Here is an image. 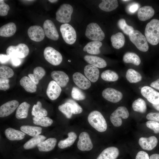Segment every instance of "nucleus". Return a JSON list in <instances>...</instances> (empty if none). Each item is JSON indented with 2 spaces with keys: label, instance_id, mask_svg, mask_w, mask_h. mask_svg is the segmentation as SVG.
<instances>
[{
  "label": "nucleus",
  "instance_id": "obj_1",
  "mask_svg": "<svg viewBox=\"0 0 159 159\" xmlns=\"http://www.w3.org/2000/svg\"><path fill=\"white\" fill-rule=\"evenodd\" d=\"M145 34L146 39L151 44L155 45L159 42V20L153 19L145 27Z\"/></svg>",
  "mask_w": 159,
  "mask_h": 159
},
{
  "label": "nucleus",
  "instance_id": "obj_2",
  "mask_svg": "<svg viewBox=\"0 0 159 159\" xmlns=\"http://www.w3.org/2000/svg\"><path fill=\"white\" fill-rule=\"evenodd\" d=\"M87 120L90 125L98 132H102L106 130V121L100 112L95 110L91 112L88 116Z\"/></svg>",
  "mask_w": 159,
  "mask_h": 159
},
{
  "label": "nucleus",
  "instance_id": "obj_3",
  "mask_svg": "<svg viewBox=\"0 0 159 159\" xmlns=\"http://www.w3.org/2000/svg\"><path fill=\"white\" fill-rule=\"evenodd\" d=\"M128 35L131 41L139 50L143 52L148 50L149 46L146 38L139 31L134 30Z\"/></svg>",
  "mask_w": 159,
  "mask_h": 159
},
{
  "label": "nucleus",
  "instance_id": "obj_4",
  "mask_svg": "<svg viewBox=\"0 0 159 159\" xmlns=\"http://www.w3.org/2000/svg\"><path fill=\"white\" fill-rule=\"evenodd\" d=\"M85 35L88 38L93 41H101L105 36L100 27L96 23L92 22L87 26Z\"/></svg>",
  "mask_w": 159,
  "mask_h": 159
},
{
  "label": "nucleus",
  "instance_id": "obj_5",
  "mask_svg": "<svg viewBox=\"0 0 159 159\" xmlns=\"http://www.w3.org/2000/svg\"><path fill=\"white\" fill-rule=\"evenodd\" d=\"M73 10L72 6L69 4H62L56 13V20L61 23H67L71 20Z\"/></svg>",
  "mask_w": 159,
  "mask_h": 159
},
{
  "label": "nucleus",
  "instance_id": "obj_6",
  "mask_svg": "<svg viewBox=\"0 0 159 159\" xmlns=\"http://www.w3.org/2000/svg\"><path fill=\"white\" fill-rule=\"evenodd\" d=\"M6 52V54L10 58L15 57L23 58L28 55L29 49L26 44L20 43L16 46H9L7 48Z\"/></svg>",
  "mask_w": 159,
  "mask_h": 159
},
{
  "label": "nucleus",
  "instance_id": "obj_7",
  "mask_svg": "<svg viewBox=\"0 0 159 159\" xmlns=\"http://www.w3.org/2000/svg\"><path fill=\"white\" fill-rule=\"evenodd\" d=\"M60 30L62 37L67 44H72L76 40L77 34L74 28L68 23H64L61 25Z\"/></svg>",
  "mask_w": 159,
  "mask_h": 159
},
{
  "label": "nucleus",
  "instance_id": "obj_8",
  "mask_svg": "<svg viewBox=\"0 0 159 159\" xmlns=\"http://www.w3.org/2000/svg\"><path fill=\"white\" fill-rule=\"evenodd\" d=\"M44 56L46 60L54 66L59 65L62 60L60 53L51 47H47L44 49Z\"/></svg>",
  "mask_w": 159,
  "mask_h": 159
},
{
  "label": "nucleus",
  "instance_id": "obj_9",
  "mask_svg": "<svg viewBox=\"0 0 159 159\" xmlns=\"http://www.w3.org/2000/svg\"><path fill=\"white\" fill-rule=\"evenodd\" d=\"M129 116V113L126 107L124 106H120L112 113L110 116V120L114 126L119 127L122 123L121 118L126 119Z\"/></svg>",
  "mask_w": 159,
  "mask_h": 159
},
{
  "label": "nucleus",
  "instance_id": "obj_10",
  "mask_svg": "<svg viewBox=\"0 0 159 159\" xmlns=\"http://www.w3.org/2000/svg\"><path fill=\"white\" fill-rule=\"evenodd\" d=\"M142 95L152 104L159 103V92L148 86L143 87L141 89Z\"/></svg>",
  "mask_w": 159,
  "mask_h": 159
},
{
  "label": "nucleus",
  "instance_id": "obj_11",
  "mask_svg": "<svg viewBox=\"0 0 159 159\" xmlns=\"http://www.w3.org/2000/svg\"><path fill=\"white\" fill-rule=\"evenodd\" d=\"M102 95L105 100L113 103L119 102L123 97L120 92L112 88L104 89L102 92Z\"/></svg>",
  "mask_w": 159,
  "mask_h": 159
},
{
  "label": "nucleus",
  "instance_id": "obj_12",
  "mask_svg": "<svg viewBox=\"0 0 159 159\" xmlns=\"http://www.w3.org/2000/svg\"><path fill=\"white\" fill-rule=\"evenodd\" d=\"M77 143V147L80 150L84 151L92 149L93 145L89 134L87 132H82L80 135Z\"/></svg>",
  "mask_w": 159,
  "mask_h": 159
},
{
  "label": "nucleus",
  "instance_id": "obj_13",
  "mask_svg": "<svg viewBox=\"0 0 159 159\" xmlns=\"http://www.w3.org/2000/svg\"><path fill=\"white\" fill-rule=\"evenodd\" d=\"M43 27L45 34L48 38L52 40L56 41L59 38V34L53 22L51 20L45 21Z\"/></svg>",
  "mask_w": 159,
  "mask_h": 159
},
{
  "label": "nucleus",
  "instance_id": "obj_14",
  "mask_svg": "<svg viewBox=\"0 0 159 159\" xmlns=\"http://www.w3.org/2000/svg\"><path fill=\"white\" fill-rule=\"evenodd\" d=\"M27 34L32 40L39 42L44 38L45 33L44 29L40 26L33 25L30 26L27 31Z\"/></svg>",
  "mask_w": 159,
  "mask_h": 159
},
{
  "label": "nucleus",
  "instance_id": "obj_15",
  "mask_svg": "<svg viewBox=\"0 0 159 159\" xmlns=\"http://www.w3.org/2000/svg\"><path fill=\"white\" fill-rule=\"evenodd\" d=\"M19 106L18 101L16 100L9 101L1 106L0 117H7L12 114Z\"/></svg>",
  "mask_w": 159,
  "mask_h": 159
},
{
  "label": "nucleus",
  "instance_id": "obj_16",
  "mask_svg": "<svg viewBox=\"0 0 159 159\" xmlns=\"http://www.w3.org/2000/svg\"><path fill=\"white\" fill-rule=\"evenodd\" d=\"M61 91V87L54 81L52 80L48 85L46 92L48 97L53 100L58 98Z\"/></svg>",
  "mask_w": 159,
  "mask_h": 159
},
{
  "label": "nucleus",
  "instance_id": "obj_17",
  "mask_svg": "<svg viewBox=\"0 0 159 159\" xmlns=\"http://www.w3.org/2000/svg\"><path fill=\"white\" fill-rule=\"evenodd\" d=\"M72 78L75 85L82 89L87 90L91 86L90 81L80 72L74 73L73 75Z\"/></svg>",
  "mask_w": 159,
  "mask_h": 159
},
{
  "label": "nucleus",
  "instance_id": "obj_18",
  "mask_svg": "<svg viewBox=\"0 0 159 159\" xmlns=\"http://www.w3.org/2000/svg\"><path fill=\"white\" fill-rule=\"evenodd\" d=\"M139 145L144 150H151L157 145L158 143L157 138L155 136H151L149 138L141 137L138 141Z\"/></svg>",
  "mask_w": 159,
  "mask_h": 159
},
{
  "label": "nucleus",
  "instance_id": "obj_19",
  "mask_svg": "<svg viewBox=\"0 0 159 159\" xmlns=\"http://www.w3.org/2000/svg\"><path fill=\"white\" fill-rule=\"evenodd\" d=\"M52 78L61 87L66 86L69 80L68 75L64 72L61 71H53L51 73Z\"/></svg>",
  "mask_w": 159,
  "mask_h": 159
},
{
  "label": "nucleus",
  "instance_id": "obj_20",
  "mask_svg": "<svg viewBox=\"0 0 159 159\" xmlns=\"http://www.w3.org/2000/svg\"><path fill=\"white\" fill-rule=\"evenodd\" d=\"M84 72L87 78L92 82H96L98 80L100 72L98 68L91 64H88L84 68Z\"/></svg>",
  "mask_w": 159,
  "mask_h": 159
},
{
  "label": "nucleus",
  "instance_id": "obj_21",
  "mask_svg": "<svg viewBox=\"0 0 159 159\" xmlns=\"http://www.w3.org/2000/svg\"><path fill=\"white\" fill-rule=\"evenodd\" d=\"M119 153V150L117 148L110 147L103 150L97 159H116Z\"/></svg>",
  "mask_w": 159,
  "mask_h": 159
},
{
  "label": "nucleus",
  "instance_id": "obj_22",
  "mask_svg": "<svg viewBox=\"0 0 159 159\" xmlns=\"http://www.w3.org/2000/svg\"><path fill=\"white\" fill-rule=\"evenodd\" d=\"M154 14L155 11L151 6H146L142 7L139 9L137 15L140 20L145 21L152 17Z\"/></svg>",
  "mask_w": 159,
  "mask_h": 159
},
{
  "label": "nucleus",
  "instance_id": "obj_23",
  "mask_svg": "<svg viewBox=\"0 0 159 159\" xmlns=\"http://www.w3.org/2000/svg\"><path fill=\"white\" fill-rule=\"evenodd\" d=\"M84 59L88 63L97 68H103L107 65L105 60L97 56L86 55L84 57Z\"/></svg>",
  "mask_w": 159,
  "mask_h": 159
},
{
  "label": "nucleus",
  "instance_id": "obj_24",
  "mask_svg": "<svg viewBox=\"0 0 159 159\" xmlns=\"http://www.w3.org/2000/svg\"><path fill=\"white\" fill-rule=\"evenodd\" d=\"M19 83L28 92L34 93L37 91V85L29 77L25 76L22 77Z\"/></svg>",
  "mask_w": 159,
  "mask_h": 159
},
{
  "label": "nucleus",
  "instance_id": "obj_25",
  "mask_svg": "<svg viewBox=\"0 0 159 159\" xmlns=\"http://www.w3.org/2000/svg\"><path fill=\"white\" fill-rule=\"evenodd\" d=\"M5 134L8 139L12 141L21 140L24 138L26 135L23 132L11 128L6 129Z\"/></svg>",
  "mask_w": 159,
  "mask_h": 159
},
{
  "label": "nucleus",
  "instance_id": "obj_26",
  "mask_svg": "<svg viewBox=\"0 0 159 159\" xmlns=\"http://www.w3.org/2000/svg\"><path fill=\"white\" fill-rule=\"evenodd\" d=\"M57 142L54 138H50L41 142L37 145L39 151L48 152L52 150L55 147Z\"/></svg>",
  "mask_w": 159,
  "mask_h": 159
},
{
  "label": "nucleus",
  "instance_id": "obj_27",
  "mask_svg": "<svg viewBox=\"0 0 159 159\" xmlns=\"http://www.w3.org/2000/svg\"><path fill=\"white\" fill-rule=\"evenodd\" d=\"M102 43L99 41H93L88 43L84 47L83 50L92 54H98L100 53V48L102 46Z\"/></svg>",
  "mask_w": 159,
  "mask_h": 159
},
{
  "label": "nucleus",
  "instance_id": "obj_28",
  "mask_svg": "<svg viewBox=\"0 0 159 159\" xmlns=\"http://www.w3.org/2000/svg\"><path fill=\"white\" fill-rule=\"evenodd\" d=\"M16 31L15 24L13 22H9L0 27V36L5 37H11L14 35Z\"/></svg>",
  "mask_w": 159,
  "mask_h": 159
},
{
  "label": "nucleus",
  "instance_id": "obj_29",
  "mask_svg": "<svg viewBox=\"0 0 159 159\" xmlns=\"http://www.w3.org/2000/svg\"><path fill=\"white\" fill-rule=\"evenodd\" d=\"M45 74V70L42 67L38 66L34 68L33 73L29 74L28 76L34 83L37 85Z\"/></svg>",
  "mask_w": 159,
  "mask_h": 159
},
{
  "label": "nucleus",
  "instance_id": "obj_30",
  "mask_svg": "<svg viewBox=\"0 0 159 159\" xmlns=\"http://www.w3.org/2000/svg\"><path fill=\"white\" fill-rule=\"evenodd\" d=\"M110 40L113 47L117 49L122 47L125 43V38L123 34L121 32H118L112 35Z\"/></svg>",
  "mask_w": 159,
  "mask_h": 159
},
{
  "label": "nucleus",
  "instance_id": "obj_31",
  "mask_svg": "<svg viewBox=\"0 0 159 159\" xmlns=\"http://www.w3.org/2000/svg\"><path fill=\"white\" fill-rule=\"evenodd\" d=\"M30 105L26 102L21 103L17 108L15 116L18 119L26 118L28 116V112Z\"/></svg>",
  "mask_w": 159,
  "mask_h": 159
},
{
  "label": "nucleus",
  "instance_id": "obj_32",
  "mask_svg": "<svg viewBox=\"0 0 159 159\" xmlns=\"http://www.w3.org/2000/svg\"><path fill=\"white\" fill-rule=\"evenodd\" d=\"M116 0H104L99 5V8L104 11L109 12L115 9L118 6Z\"/></svg>",
  "mask_w": 159,
  "mask_h": 159
},
{
  "label": "nucleus",
  "instance_id": "obj_33",
  "mask_svg": "<svg viewBox=\"0 0 159 159\" xmlns=\"http://www.w3.org/2000/svg\"><path fill=\"white\" fill-rule=\"evenodd\" d=\"M20 129L25 133L33 137L39 135L42 131V128L41 127L29 125H22Z\"/></svg>",
  "mask_w": 159,
  "mask_h": 159
},
{
  "label": "nucleus",
  "instance_id": "obj_34",
  "mask_svg": "<svg viewBox=\"0 0 159 159\" xmlns=\"http://www.w3.org/2000/svg\"><path fill=\"white\" fill-rule=\"evenodd\" d=\"M68 137L64 140H61L58 143L59 147L61 149H64L70 147L74 142L77 138L76 134L74 132H71L68 134Z\"/></svg>",
  "mask_w": 159,
  "mask_h": 159
},
{
  "label": "nucleus",
  "instance_id": "obj_35",
  "mask_svg": "<svg viewBox=\"0 0 159 159\" xmlns=\"http://www.w3.org/2000/svg\"><path fill=\"white\" fill-rule=\"evenodd\" d=\"M46 137L43 135L34 137L26 142L24 145V149L28 150L33 148L39 143L44 141Z\"/></svg>",
  "mask_w": 159,
  "mask_h": 159
},
{
  "label": "nucleus",
  "instance_id": "obj_36",
  "mask_svg": "<svg viewBox=\"0 0 159 159\" xmlns=\"http://www.w3.org/2000/svg\"><path fill=\"white\" fill-rule=\"evenodd\" d=\"M123 60L126 63H131L136 66L139 65L141 62L139 56L136 53L130 52H127L124 54Z\"/></svg>",
  "mask_w": 159,
  "mask_h": 159
},
{
  "label": "nucleus",
  "instance_id": "obj_37",
  "mask_svg": "<svg viewBox=\"0 0 159 159\" xmlns=\"http://www.w3.org/2000/svg\"><path fill=\"white\" fill-rule=\"evenodd\" d=\"M126 77L127 80L131 83H135L140 81L142 79L141 74L132 69H129L127 71Z\"/></svg>",
  "mask_w": 159,
  "mask_h": 159
},
{
  "label": "nucleus",
  "instance_id": "obj_38",
  "mask_svg": "<svg viewBox=\"0 0 159 159\" xmlns=\"http://www.w3.org/2000/svg\"><path fill=\"white\" fill-rule=\"evenodd\" d=\"M47 114L46 110L42 107V103L40 101H38L37 104L33 105L32 109V114L34 117L46 116Z\"/></svg>",
  "mask_w": 159,
  "mask_h": 159
},
{
  "label": "nucleus",
  "instance_id": "obj_39",
  "mask_svg": "<svg viewBox=\"0 0 159 159\" xmlns=\"http://www.w3.org/2000/svg\"><path fill=\"white\" fill-rule=\"evenodd\" d=\"M132 107L135 111L143 113L146 111L147 106L146 102L141 98H138L135 100L132 104Z\"/></svg>",
  "mask_w": 159,
  "mask_h": 159
},
{
  "label": "nucleus",
  "instance_id": "obj_40",
  "mask_svg": "<svg viewBox=\"0 0 159 159\" xmlns=\"http://www.w3.org/2000/svg\"><path fill=\"white\" fill-rule=\"evenodd\" d=\"M33 120L34 124L44 127L50 126L53 122V121L51 119L46 116L34 117L33 118Z\"/></svg>",
  "mask_w": 159,
  "mask_h": 159
},
{
  "label": "nucleus",
  "instance_id": "obj_41",
  "mask_svg": "<svg viewBox=\"0 0 159 159\" xmlns=\"http://www.w3.org/2000/svg\"><path fill=\"white\" fill-rule=\"evenodd\" d=\"M102 79L107 82H114L117 80L119 78L118 74L115 72L110 70H106L101 74Z\"/></svg>",
  "mask_w": 159,
  "mask_h": 159
},
{
  "label": "nucleus",
  "instance_id": "obj_42",
  "mask_svg": "<svg viewBox=\"0 0 159 159\" xmlns=\"http://www.w3.org/2000/svg\"><path fill=\"white\" fill-rule=\"evenodd\" d=\"M58 108L67 118H70L72 117L73 107L72 105L70 103L66 102L59 105Z\"/></svg>",
  "mask_w": 159,
  "mask_h": 159
},
{
  "label": "nucleus",
  "instance_id": "obj_43",
  "mask_svg": "<svg viewBox=\"0 0 159 159\" xmlns=\"http://www.w3.org/2000/svg\"><path fill=\"white\" fill-rule=\"evenodd\" d=\"M14 74V72L11 68L4 65H0V78L8 79L12 77Z\"/></svg>",
  "mask_w": 159,
  "mask_h": 159
},
{
  "label": "nucleus",
  "instance_id": "obj_44",
  "mask_svg": "<svg viewBox=\"0 0 159 159\" xmlns=\"http://www.w3.org/2000/svg\"><path fill=\"white\" fill-rule=\"evenodd\" d=\"M117 26L125 34L127 35H129L130 33L134 30L132 26L126 24L125 19H121L118 20Z\"/></svg>",
  "mask_w": 159,
  "mask_h": 159
},
{
  "label": "nucleus",
  "instance_id": "obj_45",
  "mask_svg": "<svg viewBox=\"0 0 159 159\" xmlns=\"http://www.w3.org/2000/svg\"><path fill=\"white\" fill-rule=\"evenodd\" d=\"M71 96L73 99L77 100H82L85 98V94L80 89L73 87L71 92Z\"/></svg>",
  "mask_w": 159,
  "mask_h": 159
},
{
  "label": "nucleus",
  "instance_id": "obj_46",
  "mask_svg": "<svg viewBox=\"0 0 159 159\" xmlns=\"http://www.w3.org/2000/svg\"><path fill=\"white\" fill-rule=\"evenodd\" d=\"M147 127L153 131L155 133H159V122L149 120L146 123Z\"/></svg>",
  "mask_w": 159,
  "mask_h": 159
},
{
  "label": "nucleus",
  "instance_id": "obj_47",
  "mask_svg": "<svg viewBox=\"0 0 159 159\" xmlns=\"http://www.w3.org/2000/svg\"><path fill=\"white\" fill-rule=\"evenodd\" d=\"M67 102L70 103L73 105V114H79L82 112L83 110L82 107L74 100L69 99L67 100Z\"/></svg>",
  "mask_w": 159,
  "mask_h": 159
},
{
  "label": "nucleus",
  "instance_id": "obj_48",
  "mask_svg": "<svg viewBox=\"0 0 159 159\" xmlns=\"http://www.w3.org/2000/svg\"><path fill=\"white\" fill-rule=\"evenodd\" d=\"M10 7L8 5L5 3L4 1L0 0V15L4 16L6 15Z\"/></svg>",
  "mask_w": 159,
  "mask_h": 159
},
{
  "label": "nucleus",
  "instance_id": "obj_49",
  "mask_svg": "<svg viewBox=\"0 0 159 159\" xmlns=\"http://www.w3.org/2000/svg\"><path fill=\"white\" fill-rule=\"evenodd\" d=\"M9 80L8 79L0 78V90L6 91L10 88L9 84Z\"/></svg>",
  "mask_w": 159,
  "mask_h": 159
},
{
  "label": "nucleus",
  "instance_id": "obj_50",
  "mask_svg": "<svg viewBox=\"0 0 159 159\" xmlns=\"http://www.w3.org/2000/svg\"><path fill=\"white\" fill-rule=\"evenodd\" d=\"M146 118L149 120L159 122V112L149 113L147 115Z\"/></svg>",
  "mask_w": 159,
  "mask_h": 159
},
{
  "label": "nucleus",
  "instance_id": "obj_51",
  "mask_svg": "<svg viewBox=\"0 0 159 159\" xmlns=\"http://www.w3.org/2000/svg\"><path fill=\"white\" fill-rule=\"evenodd\" d=\"M139 6L138 4L133 2L128 6L127 10L129 13H133L137 11Z\"/></svg>",
  "mask_w": 159,
  "mask_h": 159
},
{
  "label": "nucleus",
  "instance_id": "obj_52",
  "mask_svg": "<svg viewBox=\"0 0 159 159\" xmlns=\"http://www.w3.org/2000/svg\"><path fill=\"white\" fill-rule=\"evenodd\" d=\"M135 159H150L148 154L146 152L141 151L137 154Z\"/></svg>",
  "mask_w": 159,
  "mask_h": 159
},
{
  "label": "nucleus",
  "instance_id": "obj_53",
  "mask_svg": "<svg viewBox=\"0 0 159 159\" xmlns=\"http://www.w3.org/2000/svg\"><path fill=\"white\" fill-rule=\"evenodd\" d=\"M10 59V57L6 54H0L1 63H6Z\"/></svg>",
  "mask_w": 159,
  "mask_h": 159
},
{
  "label": "nucleus",
  "instance_id": "obj_54",
  "mask_svg": "<svg viewBox=\"0 0 159 159\" xmlns=\"http://www.w3.org/2000/svg\"><path fill=\"white\" fill-rule=\"evenodd\" d=\"M10 60L12 64L14 66H18L21 63L20 58L13 57L11 58Z\"/></svg>",
  "mask_w": 159,
  "mask_h": 159
},
{
  "label": "nucleus",
  "instance_id": "obj_55",
  "mask_svg": "<svg viewBox=\"0 0 159 159\" xmlns=\"http://www.w3.org/2000/svg\"><path fill=\"white\" fill-rule=\"evenodd\" d=\"M150 86L156 89L159 90V78L152 82L150 84Z\"/></svg>",
  "mask_w": 159,
  "mask_h": 159
},
{
  "label": "nucleus",
  "instance_id": "obj_56",
  "mask_svg": "<svg viewBox=\"0 0 159 159\" xmlns=\"http://www.w3.org/2000/svg\"><path fill=\"white\" fill-rule=\"evenodd\" d=\"M150 159H159V154H153L150 157Z\"/></svg>",
  "mask_w": 159,
  "mask_h": 159
},
{
  "label": "nucleus",
  "instance_id": "obj_57",
  "mask_svg": "<svg viewBox=\"0 0 159 159\" xmlns=\"http://www.w3.org/2000/svg\"><path fill=\"white\" fill-rule=\"evenodd\" d=\"M152 105L155 109L159 111V103L157 104H152Z\"/></svg>",
  "mask_w": 159,
  "mask_h": 159
},
{
  "label": "nucleus",
  "instance_id": "obj_58",
  "mask_svg": "<svg viewBox=\"0 0 159 159\" xmlns=\"http://www.w3.org/2000/svg\"><path fill=\"white\" fill-rule=\"evenodd\" d=\"M48 1L51 3H54L57 1H58L56 0H49Z\"/></svg>",
  "mask_w": 159,
  "mask_h": 159
},
{
  "label": "nucleus",
  "instance_id": "obj_59",
  "mask_svg": "<svg viewBox=\"0 0 159 159\" xmlns=\"http://www.w3.org/2000/svg\"><path fill=\"white\" fill-rule=\"evenodd\" d=\"M122 1H130V0H122Z\"/></svg>",
  "mask_w": 159,
  "mask_h": 159
},
{
  "label": "nucleus",
  "instance_id": "obj_60",
  "mask_svg": "<svg viewBox=\"0 0 159 159\" xmlns=\"http://www.w3.org/2000/svg\"><path fill=\"white\" fill-rule=\"evenodd\" d=\"M139 88L140 89H141L142 88H141V87H139Z\"/></svg>",
  "mask_w": 159,
  "mask_h": 159
},
{
  "label": "nucleus",
  "instance_id": "obj_61",
  "mask_svg": "<svg viewBox=\"0 0 159 159\" xmlns=\"http://www.w3.org/2000/svg\"></svg>",
  "mask_w": 159,
  "mask_h": 159
}]
</instances>
